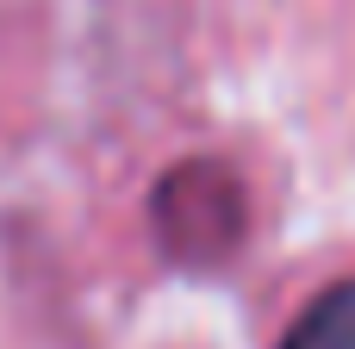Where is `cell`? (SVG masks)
Segmentation results:
<instances>
[{"instance_id":"6da1fadb","label":"cell","mask_w":355,"mask_h":349,"mask_svg":"<svg viewBox=\"0 0 355 349\" xmlns=\"http://www.w3.org/2000/svg\"><path fill=\"white\" fill-rule=\"evenodd\" d=\"M150 212H156L162 244L181 262H225L237 250V237H243V219H250L237 175L225 162H206V156L168 169L156 200H150Z\"/></svg>"},{"instance_id":"7a4b0ae2","label":"cell","mask_w":355,"mask_h":349,"mask_svg":"<svg viewBox=\"0 0 355 349\" xmlns=\"http://www.w3.org/2000/svg\"><path fill=\"white\" fill-rule=\"evenodd\" d=\"M281 349H355V281L324 287V293L287 325Z\"/></svg>"}]
</instances>
